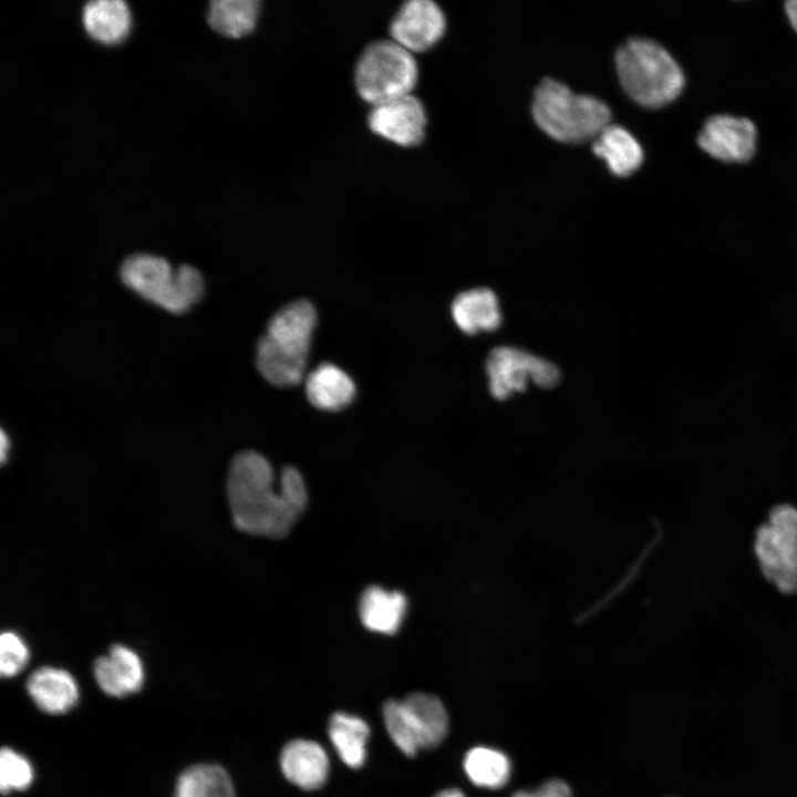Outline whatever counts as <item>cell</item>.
<instances>
[{
    "mask_svg": "<svg viewBox=\"0 0 797 797\" xmlns=\"http://www.w3.org/2000/svg\"><path fill=\"white\" fill-rule=\"evenodd\" d=\"M93 673L100 689L114 697H124L139 691L144 682L141 658L123 644H114L106 655L99 656L94 662Z\"/></svg>",
    "mask_w": 797,
    "mask_h": 797,
    "instance_id": "obj_12",
    "label": "cell"
},
{
    "mask_svg": "<svg viewBox=\"0 0 797 797\" xmlns=\"http://www.w3.org/2000/svg\"><path fill=\"white\" fill-rule=\"evenodd\" d=\"M368 124L382 138L411 147L424 138L426 114L421 101L410 94L372 106Z\"/></svg>",
    "mask_w": 797,
    "mask_h": 797,
    "instance_id": "obj_10",
    "label": "cell"
},
{
    "mask_svg": "<svg viewBox=\"0 0 797 797\" xmlns=\"http://www.w3.org/2000/svg\"><path fill=\"white\" fill-rule=\"evenodd\" d=\"M174 797H236L229 774L216 764H196L178 777Z\"/></svg>",
    "mask_w": 797,
    "mask_h": 797,
    "instance_id": "obj_23",
    "label": "cell"
},
{
    "mask_svg": "<svg viewBox=\"0 0 797 797\" xmlns=\"http://www.w3.org/2000/svg\"><path fill=\"white\" fill-rule=\"evenodd\" d=\"M34 773L30 762L21 754L3 747L0 753V789L2 794L23 790L33 782Z\"/></svg>",
    "mask_w": 797,
    "mask_h": 797,
    "instance_id": "obj_26",
    "label": "cell"
},
{
    "mask_svg": "<svg viewBox=\"0 0 797 797\" xmlns=\"http://www.w3.org/2000/svg\"><path fill=\"white\" fill-rule=\"evenodd\" d=\"M0 437H1V439H0V457H1V463H4L7 459L8 451L10 448V439L3 431H1Z\"/></svg>",
    "mask_w": 797,
    "mask_h": 797,
    "instance_id": "obj_30",
    "label": "cell"
},
{
    "mask_svg": "<svg viewBox=\"0 0 797 797\" xmlns=\"http://www.w3.org/2000/svg\"><path fill=\"white\" fill-rule=\"evenodd\" d=\"M82 22L90 37L105 44L122 41L131 27V13L122 0H94L85 3Z\"/></svg>",
    "mask_w": 797,
    "mask_h": 797,
    "instance_id": "obj_20",
    "label": "cell"
},
{
    "mask_svg": "<svg viewBox=\"0 0 797 797\" xmlns=\"http://www.w3.org/2000/svg\"><path fill=\"white\" fill-rule=\"evenodd\" d=\"M315 323L317 312L312 303L297 300L271 317L266 335L283 349L308 356Z\"/></svg>",
    "mask_w": 797,
    "mask_h": 797,
    "instance_id": "obj_14",
    "label": "cell"
},
{
    "mask_svg": "<svg viewBox=\"0 0 797 797\" xmlns=\"http://www.w3.org/2000/svg\"><path fill=\"white\" fill-rule=\"evenodd\" d=\"M486 373L490 394L500 401L524 392L529 381L542 389L555 387L560 381V371L553 363L514 346L493 349Z\"/></svg>",
    "mask_w": 797,
    "mask_h": 797,
    "instance_id": "obj_8",
    "label": "cell"
},
{
    "mask_svg": "<svg viewBox=\"0 0 797 797\" xmlns=\"http://www.w3.org/2000/svg\"><path fill=\"white\" fill-rule=\"evenodd\" d=\"M434 797H466L464 793L457 788H447L444 790H441L438 794H436Z\"/></svg>",
    "mask_w": 797,
    "mask_h": 797,
    "instance_id": "obj_31",
    "label": "cell"
},
{
    "mask_svg": "<svg viewBox=\"0 0 797 797\" xmlns=\"http://www.w3.org/2000/svg\"><path fill=\"white\" fill-rule=\"evenodd\" d=\"M27 690L34 704L43 712L60 715L79 702V686L72 674L53 666L35 670L27 681Z\"/></svg>",
    "mask_w": 797,
    "mask_h": 797,
    "instance_id": "obj_15",
    "label": "cell"
},
{
    "mask_svg": "<svg viewBox=\"0 0 797 797\" xmlns=\"http://www.w3.org/2000/svg\"><path fill=\"white\" fill-rule=\"evenodd\" d=\"M259 10L256 0H215L209 4L207 22L222 35L240 38L252 31Z\"/></svg>",
    "mask_w": 797,
    "mask_h": 797,
    "instance_id": "obj_24",
    "label": "cell"
},
{
    "mask_svg": "<svg viewBox=\"0 0 797 797\" xmlns=\"http://www.w3.org/2000/svg\"><path fill=\"white\" fill-rule=\"evenodd\" d=\"M785 11L793 29L797 32V0L787 1Z\"/></svg>",
    "mask_w": 797,
    "mask_h": 797,
    "instance_id": "obj_29",
    "label": "cell"
},
{
    "mask_svg": "<svg viewBox=\"0 0 797 797\" xmlns=\"http://www.w3.org/2000/svg\"><path fill=\"white\" fill-rule=\"evenodd\" d=\"M306 394L315 407L338 411L352 402L355 395V384L342 369L325 362L307 375Z\"/></svg>",
    "mask_w": 797,
    "mask_h": 797,
    "instance_id": "obj_18",
    "label": "cell"
},
{
    "mask_svg": "<svg viewBox=\"0 0 797 797\" xmlns=\"http://www.w3.org/2000/svg\"><path fill=\"white\" fill-rule=\"evenodd\" d=\"M226 489L236 528L271 539L289 535L308 504L306 483L297 468H282L277 480L268 459L253 451L232 458Z\"/></svg>",
    "mask_w": 797,
    "mask_h": 797,
    "instance_id": "obj_1",
    "label": "cell"
},
{
    "mask_svg": "<svg viewBox=\"0 0 797 797\" xmlns=\"http://www.w3.org/2000/svg\"><path fill=\"white\" fill-rule=\"evenodd\" d=\"M446 20L442 9L429 0L405 2L390 24L391 40L411 53L424 52L444 35Z\"/></svg>",
    "mask_w": 797,
    "mask_h": 797,
    "instance_id": "obj_11",
    "label": "cell"
},
{
    "mask_svg": "<svg viewBox=\"0 0 797 797\" xmlns=\"http://www.w3.org/2000/svg\"><path fill=\"white\" fill-rule=\"evenodd\" d=\"M29 661V649L22 638L6 631L0 638V672L3 677L19 674Z\"/></svg>",
    "mask_w": 797,
    "mask_h": 797,
    "instance_id": "obj_27",
    "label": "cell"
},
{
    "mask_svg": "<svg viewBox=\"0 0 797 797\" xmlns=\"http://www.w3.org/2000/svg\"><path fill=\"white\" fill-rule=\"evenodd\" d=\"M592 152L619 177L630 176L643 162L640 143L624 127L614 124H609L592 141Z\"/></svg>",
    "mask_w": 797,
    "mask_h": 797,
    "instance_id": "obj_19",
    "label": "cell"
},
{
    "mask_svg": "<svg viewBox=\"0 0 797 797\" xmlns=\"http://www.w3.org/2000/svg\"><path fill=\"white\" fill-rule=\"evenodd\" d=\"M329 738L341 760L350 768H360L366 758L370 736L368 723L360 716L337 712L329 721Z\"/></svg>",
    "mask_w": 797,
    "mask_h": 797,
    "instance_id": "obj_22",
    "label": "cell"
},
{
    "mask_svg": "<svg viewBox=\"0 0 797 797\" xmlns=\"http://www.w3.org/2000/svg\"><path fill=\"white\" fill-rule=\"evenodd\" d=\"M511 797H571V790L563 780L551 779L535 791L519 790Z\"/></svg>",
    "mask_w": 797,
    "mask_h": 797,
    "instance_id": "obj_28",
    "label": "cell"
},
{
    "mask_svg": "<svg viewBox=\"0 0 797 797\" xmlns=\"http://www.w3.org/2000/svg\"><path fill=\"white\" fill-rule=\"evenodd\" d=\"M308 356L281 348L262 335L257 344L256 362L261 375L271 384L288 387L304 377Z\"/></svg>",
    "mask_w": 797,
    "mask_h": 797,
    "instance_id": "obj_21",
    "label": "cell"
},
{
    "mask_svg": "<svg viewBox=\"0 0 797 797\" xmlns=\"http://www.w3.org/2000/svg\"><path fill=\"white\" fill-rule=\"evenodd\" d=\"M452 317L456 325L469 335L480 331L493 332L503 320L497 296L488 288L457 294L452 303Z\"/></svg>",
    "mask_w": 797,
    "mask_h": 797,
    "instance_id": "obj_16",
    "label": "cell"
},
{
    "mask_svg": "<svg viewBox=\"0 0 797 797\" xmlns=\"http://www.w3.org/2000/svg\"><path fill=\"white\" fill-rule=\"evenodd\" d=\"M756 141L757 130L751 120L725 114L708 117L697 137L701 149L726 163L749 161Z\"/></svg>",
    "mask_w": 797,
    "mask_h": 797,
    "instance_id": "obj_9",
    "label": "cell"
},
{
    "mask_svg": "<svg viewBox=\"0 0 797 797\" xmlns=\"http://www.w3.org/2000/svg\"><path fill=\"white\" fill-rule=\"evenodd\" d=\"M754 551L763 576L780 592L797 593V509L774 507L758 528Z\"/></svg>",
    "mask_w": 797,
    "mask_h": 797,
    "instance_id": "obj_7",
    "label": "cell"
},
{
    "mask_svg": "<svg viewBox=\"0 0 797 797\" xmlns=\"http://www.w3.org/2000/svg\"><path fill=\"white\" fill-rule=\"evenodd\" d=\"M120 273L124 284L142 298L176 314L189 310L204 293V279L196 268L182 265L174 270L166 259L153 255L127 257Z\"/></svg>",
    "mask_w": 797,
    "mask_h": 797,
    "instance_id": "obj_4",
    "label": "cell"
},
{
    "mask_svg": "<svg viewBox=\"0 0 797 797\" xmlns=\"http://www.w3.org/2000/svg\"><path fill=\"white\" fill-rule=\"evenodd\" d=\"M463 765L474 785L489 789L505 786L511 774V764L507 755L490 747L477 746L469 749Z\"/></svg>",
    "mask_w": 797,
    "mask_h": 797,
    "instance_id": "obj_25",
    "label": "cell"
},
{
    "mask_svg": "<svg viewBox=\"0 0 797 797\" xmlns=\"http://www.w3.org/2000/svg\"><path fill=\"white\" fill-rule=\"evenodd\" d=\"M406 608L407 600L402 592L371 586L361 596L359 614L368 630L389 635L400 629Z\"/></svg>",
    "mask_w": 797,
    "mask_h": 797,
    "instance_id": "obj_17",
    "label": "cell"
},
{
    "mask_svg": "<svg viewBox=\"0 0 797 797\" xmlns=\"http://www.w3.org/2000/svg\"><path fill=\"white\" fill-rule=\"evenodd\" d=\"M417 76L413 53L393 40H380L362 52L354 80L361 99L375 106L410 95Z\"/></svg>",
    "mask_w": 797,
    "mask_h": 797,
    "instance_id": "obj_5",
    "label": "cell"
},
{
    "mask_svg": "<svg viewBox=\"0 0 797 797\" xmlns=\"http://www.w3.org/2000/svg\"><path fill=\"white\" fill-rule=\"evenodd\" d=\"M614 63L624 92L641 106H665L683 91L685 79L680 65L655 41L628 40L617 50Z\"/></svg>",
    "mask_w": 797,
    "mask_h": 797,
    "instance_id": "obj_2",
    "label": "cell"
},
{
    "mask_svg": "<svg viewBox=\"0 0 797 797\" xmlns=\"http://www.w3.org/2000/svg\"><path fill=\"white\" fill-rule=\"evenodd\" d=\"M382 714L389 736L406 756L439 745L447 735L446 708L432 694L415 692L403 700H387Z\"/></svg>",
    "mask_w": 797,
    "mask_h": 797,
    "instance_id": "obj_6",
    "label": "cell"
},
{
    "mask_svg": "<svg viewBox=\"0 0 797 797\" xmlns=\"http://www.w3.org/2000/svg\"><path fill=\"white\" fill-rule=\"evenodd\" d=\"M279 763L284 777L306 790L322 787L329 776V758L324 748L310 739L298 738L287 743Z\"/></svg>",
    "mask_w": 797,
    "mask_h": 797,
    "instance_id": "obj_13",
    "label": "cell"
},
{
    "mask_svg": "<svg viewBox=\"0 0 797 797\" xmlns=\"http://www.w3.org/2000/svg\"><path fill=\"white\" fill-rule=\"evenodd\" d=\"M531 113L542 132L562 143L593 141L611 124L605 103L591 95L573 93L552 79H545L536 87Z\"/></svg>",
    "mask_w": 797,
    "mask_h": 797,
    "instance_id": "obj_3",
    "label": "cell"
}]
</instances>
